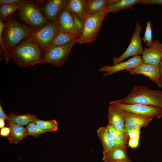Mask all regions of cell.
Instances as JSON below:
<instances>
[{"label":"cell","instance_id":"cell-1","mask_svg":"<svg viewBox=\"0 0 162 162\" xmlns=\"http://www.w3.org/2000/svg\"><path fill=\"white\" fill-rule=\"evenodd\" d=\"M10 57L21 67L45 63L44 53L38 46L26 39L9 50Z\"/></svg>","mask_w":162,"mask_h":162},{"label":"cell","instance_id":"cell-2","mask_svg":"<svg viewBox=\"0 0 162 162\" xmlns=\"http://www.w3.org/2000/svg\"><path fill=\"white\" fill-rule=\"evenodd\" d=\"M119 100L125 104H140L162 108V91L152 90L146 86L137 85L126 96Z\"/></svg>","mask_w":162,"mask_h":162},{"label":"cell","instance_id":"cell-3","mask_svg":"<svg viewBox=\"0 0 162 162\" xmlns=\"http://www.w3.org/2000/svg\"><path fill=\"white\" fill-rule=\"evenodd\" d=\"M5 24L2 40L9 50L27 39L33 30L12 18H9Z\"/></svg>","mask_w":162,"mask_h":162},{"label":"cell","instance_id":"cell-4","mask_svg":"<svg viewBox=\"0 0 162 162\" xmlns=\"http://www.w3.org/2000/svg\"><path fill=\"white\" fill-rule=\"evenodd\" d=\"M18 9V18L34 29L42 27L48 22L38 6L32 2L25 1Z\"/></svg>","mask_w":162,"mask_h":162},{"label":"cell","instance_id":"cell-5","mask_svg":"<svg viewBox=\"0 0 162 162\" xmlns=\"http://www.w3.org/2000/svg\"><path fill=\"white\" fill-rule=\"evenodd\" d=\"M108 13L106 11L96 14H86L82 33L77 43L89 44L97 39L103 22Z\"/></svg>","mask_w":162,"mask_h":162},{"label":"cell","instance_id":"cell-6","mask_svg":"<svg viewBox=\"0 0 162 162\" xmlns=\"http://www.w3.org/2000/svg\"><path fill=\"white\" fill-rule=\"evenodd\" d=\"M58 32L55 22H48L42 27L33 29L27 39L38 46L44 54L53 41Z\"/></svg>","mask_w":162,"mask_h":162},{"label":"cell","instance_id":"cell-7","mask_svg":"<svg viewBox=\"0 0 162 162\" xmlns=\"http://www.w3.org/2000/svg\"><path fill=\"white\" fill-rule=\"evenodd\" d=\"M78 39L64 45L47 50L44 54L45 63L50 64L56 67H62L69 56L71 49L75 44L77 43Z\"/></svg>","mask_w":162,"mask_h":162},{"label":"cell","instance_id":"cell-8","mask_svg":"<svg viewBox=\"0 0 162 162\" xmlns=\"http://www.w3.org/2000/svg\"><path fill=\"white\" fill-rule=\"evenodd\" d=\"M110 104L121 110L136 114L158 118L162 117V108L159 107L140 104H125L122 103L120 100L111 102Z\"/></svg>","mask_w":162,"mask_h":162},{"label":"cell","instance_id":"cell-9","mask_svg":"<svg viewBox=\"0 0 162 162\" xmlns=\"http://www.w3.org/2000/svg\"><path fill=\"white\" fill-rule=\"evenodd\" d=\"M142 29L140 23L138 22H136L135 30L129 46L126 51L120 56L118 58H113V65L121 62L129 57L142 54L144 50L142 44V39L140 36Z\"/></svg>","mask_w":162,"mask_h":162},{"label":"cell","instance_id":"cell-10","mask_svg":"<svg viewBox=\"0 0 162 162\" xmlns=\"http://www.w3.org/2000/svg\"><path fill=\"white\" fill-rule=\"evenodd\" d=\"M54 22L59 31L80 35L82 33L76 26L74 16L67 6L57 15Z\"/></svg>","mask_w":162,"mask_h":162},{"label":"cell","instance_id":"cell-11","mask_svg":"<svg viewBox=\"0 0 162 162\" xmlns=\"http://www.w3.org/2000/svg\"><path fill=\"white\" fill-rule=\"evenodd\" d=\"M124 118V132L128 136L130 132L138 127H146L154 117L136 114L123 110Z\"/></svg>","mask_w":162,"mask_h":162},{"label":"cell","instance_id":"cell-12","mask_svg":"<svg viewBox=\"0 0 162 162\" xmlns=\"http://www.w3.org/2000/svg\"><path fill=\"white\" fill-rule=\"evenodd\" d=\"M126 71L129 72L132 75L141 74L144 75L148 77L159 88L162 87L160 80V64L153 65L143 62L132 69L126 70Z\"/></svg>","mask_w":162,"mask_h":162},{"label":"cell","instance_id":"cell-13","mask_svg":"<svg viewBox=\"0 0 162 162\" xmlns=\"http://www.w3.org/2000/svg\"><path fill=\"white\" fill-rule=\"evenodd\" d=\"M143 62L141 57L139 56H135L126 62H121L113 66H102L99 68L98 71L106 72L103 75V77L105 78L119 71L132 69Z\"/></svg>","mask_w":162,"mask_h":162},{"label":"cell","instance_id":"cell-14","mask_svg":"<svg viewBox=\"0 0 162 162\" xmlns=\"http://www.w3.org/2000/svg\"><path fill=\"white\" fill-rule=\"evenodd\" d=\"M141 57L143 63L159 64L162 60V43L158 40L153 41L151 46L145 47Z\"/></svg>","mask_w":162,"mask_h":162},{"label":"cell","instance_id":"cell-15","mask_svg":"<svg viewBox=\"0 0 162 162\" xmlns=\"http://www.w3.org/2000/svg\"><path fill=\"white\" fill-rule=\"evenodd\" d=\"M67 0H50L43 8L44 16L47 20L54 22L61 10L67 6Z\"/></svg>","mask_w":162,"mask_h":162},{"label":"cell","instance_id":"cell-16","mask_svg":"<svg viewBox=\"0 0 162 162\" xmlns=\"http://www.w3.org/2000/svg\"><path fill=\"white\" fill-rule=\"evenodd\" d=\"M107 118L108 124L124 132L125 121L123 111L110 104Z\"/></svg>","mask_w":162,"mask_h":162},{"label":"cell","instance_id":"cell-17","mask_svg":"<svg viewBox=\"0 0 162 162\" xmlns=\"http://www.w3.org/2000/svg\"><path fill=\"white\" fill-rule=\"evenodd\" d=\"M7 116L8 126L11 124H15L23 126L38 119L36 115L29 113L17 115L11 112Z\"/></svg>","mask_w":162,"mask_h":162},{"label":"cell","instance_id":"cell-18","mask_svg":"<svg viewBox=\"0 0 162 162\" xmlns=\"http://www.w3.org/2000/svg\"><path fill=\"white\" fill-rule=\"evenodd\" d=\"M116 147L127 149V142L128 138L124 132H122L110 124L106 126Z\"/></svg>","mask_w":162,"mask_h":162},{"label":"cell","instance_id":"cell-19","mask_svg":"<svg viewBox=\"0 0 162 162\" xmlns=\"http://www.w3.org/2000/svg\"><path fill=\"white\" fill-rule=\"evenodd\" d=\"M104 162H115L129 158L127 149L117 148L110 151H103Z\"/></svg>","mask_w":162,"mask_h":162},{"label":"cell","instance_id":"cell-20","mask_svg":"<svg viewBox=\"0 0 162 162\" xmlns=\"http://www.w3.org/2000/svg\"><path fill=\"white\" fill-rule=\"evenodd\" d=\"M106 1L86 0L85 12L86 14L93 15L106 11Z\"/></svg>","mask_w":162,"mask_h":162},{"label":"cell","instance_id":"cell-21","mask_svg":"<svg viewBox=\"0 0 162 162\" xmlns=\"http://www.w3.org/2000/svg\"><path fill=\"white\" fill-rule=\"evenodd\" d=\"M86 0H67V7L70 11L76 14L80 19L83 26L86 15L85 12Z\"/></svg>","mask_w":162,"mask_h":162},{"label":"cell","instance_id":"cell-22","mask_svg":"<svg viewBox=\"0 0 162 162\" xmlns=\"http://www.w3.org/2000/svg\"><path fill=\"white\" fill-rule=\"evenodd\" d=\"M97 132L102 143L103 151L112 150L117 148L106 127L100 128Z\"/></svg>","mask_w":162,"mask_h":162},{"label":"cell","instance_id":"cell-23","mask_svg":"<svg viewBox=\"0 0 162 162\" xmlns=\"http://www.w3.org/2000/svg\"><path fill=\"white\" fill-rule=\"evenodd\" d=\"M10 132L8 139L10 143L16 144L28 135L26 129L22 126L11 124Z\"/></svg>","mask_w":162,"mask_h":162},{"label":"cell","instance_id":"cell-24","mask_svg":"<svg viewBox=\"0 0 162 162\" xmlns=\"http://www.w3.org/2000/svg\"><path fill=\"white\" fill-rule=\"evenodd\" d=\"M80 36L58 31L54 40L47 50L54 47L65 45L74 40L79 39Z\"/></svg>","mask_w":162,"mask_h":162},{"label":"cell","instance_id":"cell-25","mask_svg":"<svg viewBox=\"0 0 162 162\" xmlns=\"http://www.w3.org/2000/svg\"><path fill=\"white\" fill-rule=\"evenodd\" d=\"M140 0H117L112 4L106 8V11L109 13H116L122 10L128 9L132 10L133 7L139 3Z\"/></svg>","mask_w":162,"mask_h":162},{"label":"cell","instance_id":"cell-26","mask_svg":"<svg viewBox=\"0 0 162 162\" xmlns=\"http://www.w3.org/2000/svg\"><path fill=\"white\" fill-rule=\"evenodd\" d=\"M41 130L47 132H53L57 130L58 124L55 119L50 120H42L38 119L33 122Z\"/></svg>","mask_w":162,"mask_h":162},{"label":"cell","instance_id":"cell-27","mask_svg":"<svg viewBox=\"0 0 162 162\" xmlns=\"http://www.w3.org/2000/svg\"><path fill=\"white\" fill-rule=\"evenodd\" d=\"M20 5L6 4L0 5V19L3 22L6 21L9 18L10 16L19 8Z\"/></svg>","mask_w":162,"mask_h":162},{"label":"cell","instance_id":"cell-28","mask_svg":"<svg viewBox=\"0 0 162 162\" xmlns=\"http://www.w3.org/2000/svg\"><path fill=\"white\" fill-rule=\"evenodd\" d=\"M28 135H31L35 137H38V136L47 132L40 128L33 122H30L26 125Z\"/></svg>","mask_w":162,"mask_h":162},{"label":"cell","instance_id":"cell-29","mask_svg":"<svg viewBox=\"0 0 162 162\" xmlns=\"http://www.w3.org/2000/svg\"><path fill=\"white\" fill-rule=\"evenodd\" d=\"M142 40L148 47H149L151 46L153 41L151 22L150 20L147 22L145 33Z\"/></svg>","mask_w":162,"mask_h":162},{"label":"cell","instance_id":"cell-30","mask_svg":"<svg viewBox=\"0 0 162 162\" xmlns=\"http://www.w3.org/2000/svg\"><path fill=\"white\" fill-rule=\"evenodd\" d=\"M5 26V24L3 23L2 20L0 19V42L2 46L3 50L5 52V60L6 63H7L9 62L10 57V54L6 50L5 46L3 44L2 41V33L4 31Z\"/></svg>","mask_w":162,"mask_h":162},{"label":"cell","instance_id":"cell-31","mask_svg":"<svg viewBox=\"0 0 162 162\" xmlns=\"http://www.w3.org/2000/svg\"><path fill=\"white\" fill-rule=\"evenodd\" d=\"M25 1L20 0H0V5L3 4H9L12 5H20Z\"/></svg>","mask_w":162,"mask_h":162},{"label":"cell","instance_id":"cell-32","mask_svg":"<svg viewBox=\"0 0 162 162\" xmlns=\"http://www.w3.org/2000/svg\"><path fill=\"white\" fill-rule=\"evenodd\" d=\"M140 127H138L131 130L128 134L130 138H137L140 139Z\"/></svg>","mask_w":162,"mask_h":162},{"label":"cell","instance_id":"cell-33","mask_svg":"<svg viewBox=\"0 0 162 162\" xmlns=\"http://www.w3.org/2000/svg\"><path fill=\"white\" fill-rule=\"evenodd\" d=\"M139 3L142 4H158L162 5V0H140Z\"/></svg>","mask_w":162,"mask_h":162},{"label":"cell","instance_id":"cell-34","mask_svg":"<svg viewBox=\"0 0 162 162\" xmlns=\"http://www.w3.org/2000/svg\"><path fill=\"white\" fill-rule=\"evenodd\" d=\"M139 139L137 138H130L128 142V146L132 148L137 147L139 144Z\"/></svg>","mask_w":162,"mask_h":162},{"label":"cell","instance_id":"cell-35","mask_svg":"<svg viewBox=\"0 0 162 162\" xmlns=\"http://www.w3.org/2000/svg\"><path fill=\"white\" fill-rule=\"evenodd\" d=\"M10 132V129L9 127H4L1 128L0 134L2 137H8Z\"/></svg>","mask_w":162,"mask_h":162},{"label":"cell","instance_id":"cell-36","mask_svg":"<svg viewBox=\"0 0 162 162\" xmlns=\"http://www.w3.org/2000/svg\"><path fill=\"white\" fill-rule=\"evenodd\" d=\"M7 116L4 111L2 106L0 105V119L7 120Z\"/></svg>","mask_w":162,"mask_h":162},{"label":"cell","instance_id":"cell-37","mask_svg":"<svg viewBox=\"0 0 162 162\" xmlns=\"http://www.w3.org/2000/svg\"><path fill=\"white\" fill-rule=\"evenodd\" d=\"M160 83L162 87V60L160 64Z\"/></svg>","mask_w":162,"mask_h":162},{"label":"cell","instance_id":"cell-38","mask_svg":"<svg viewBox=\"0 0 162 162\" xmlns=\"http://www.w3.org/2000/svg\"><path fill=\"white\" fill-rule=\"evenodd\" d=\"M4 120L3 119H0V128H1L4 127L5 125Z\"/></svg>","mask_w":162,"mask_h":162},{"label":"cell","instance_id":"cell-39","mask_svg":"<svg viewBox=\"0 0 162 162\" xmlns=\"http://www.w3.org/2000/svg\"><path fill=\"white\" fill-rule=\"evenodd\" d=\"M115 162H132L131 160H130V158H129L128 159L124 160H120V161H116Z\"/></svg>","mask_w":162,"mask_h":162}]
</instances>
